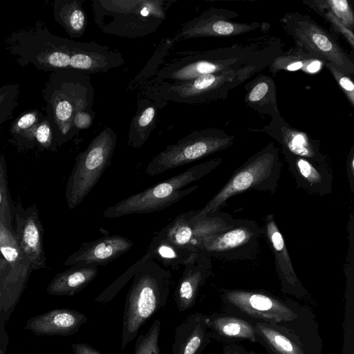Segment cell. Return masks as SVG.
<instances>
[{
  "label": "cell",
  "instance_id": "6da1fadb",
  "mask_svg": "<svg viewBox=\"0 0 354 354\" xmlns=\"http://www.w3.org/2000/svg\"><path fill=\"white\" fill-rule=\"evenodd\" d=\"M282 52L279 38L265 35L230 46L178 53L180 57L166 63L155 73L153 82L186 81L248 65H269Z\"/></svg>",
  "mask_w": 354,
  "mask_h": 354
},
{
  "label": "cell",
  "instance_id": "7a4b0ae2",
  "mask_svg": "<svg viewBox=\"0 0 354 354\" xmlns=\"http://www.w3.org/2000/svg\"><path fill=\"white\" fill-rule=\"evenodd\" d=\"M171 274L154 259H148L133 276L124 307L121 351L138 335L140 328L168 300Z\"/></svg>",
  "mask_w": 354,
  "mask_h": 354
},
{
  "label": "cell",
  "instance_id": "3957f363",
  "mask_svg": "<svg viewBox=\"0 0 354 354\" xmlns=\"http://www.w3.org/2000/svg\"><path fill=\"white\" fill-rule=\"evenodd\" d=\"M174 0H92L96 25L104 33L134 39L154 32Z\"/></svg>",
  "mask_w": 354,
  "mask_h": 354
},
{
  "label": "cell",
  "instance_id": "277c9868",
  "mask_svg": "<svg viewBox=\"0 0 354 354\" xmlns=\"http://www.w3.org/2000/svg\"><path fill=\"white\" fill-rule=\"evenodd\" d=\"M223 161L221 157L194 165L185 171L124 198L106 207L103 217L115 218L134 214H149L160 211L178 202L196 191L198 185L186 186L206 176Z\"/></svg>",
  "mask_w": 354,
  "mask_h": 354
},
{
  "label": "cell",
  "instance_id": "5b68a950",
  "mask_svg": "<svg viewBox=\"0 0 354 354\" xmlns=\"http://www.w3.org/2000/svg\"><path fill=\"white\" fill-rule=\"evenodd\" d=\"M268 66V64L248 65L186 81L157 83L152 88L151 93L160 101L189 104L225 100L230 91Z\"/></svg>",
  "mask_w": 354,
  "mask_h": 354
},
{
  "label": "cell",
  "instance_id": "8992f818",
  "mask_svg": "<svg viewBox=\"0 0 354 354\" xmlns=\"http://www.w3.org/2000/svg\"><path fill=\"white\" fill-rule=\"evenodd\" d=\"M281 166L278 148L274 142L268 143L237 168L227 183L198 210L197 214L218 212L230 198L250 189L275 192Z\"/></svg>",
  "mask_w": 354,
  "mask_h": 354
},
{
  "label": "cell",
  "instance_id": "52a82bcc",
  "mask_svg": "<svg viewBox=\"0 0 354 354\" xmlns=\"http://www.w3.org/2000/svg\"><path fill=\"white\" fill-rule=\"evenodd\" d=\"M220 297L224 311L254 324H285L313 313L294 300L266 291L222 289Z\"/></svg>",
  "mask_w": 354,
  "mask_h": 354
},
{
  "label": "cell",
  "instance_id": "ba28073f",
  "mask_svg": "<svg viewBox=\"0 0 354 354\" xmlns=\"http://www.w3.org/2000/svg\"><path fill=\"white\" fill-rule=\"evenodd\" d=\"M117 138L113 129L106 127L76 157L66 189L69 209L75 208L83 201L110 165Z\"/></svg>",
  "mask_w": 354,
  "mask_h": 354
},
{
  "label": "cell",
  "instance_id": "9c48e42d",
  "mask_svg": "<svg viewBox=\"0 0 354 354\" xmlns=\"http://www.w3.org/2000/svg\"><path fill=\"white\" fill-rule=\"evenodd\" d=\"M257 342L267 354H322L313 313L285 324L254 323Z\"/></svg>",
  "mask_w": 354,
  "mask_h": 354
},
{
  "label": "cell",
  "instance_id": "30bf717a",
  "mask_svg": "<svg viewBox=\"0 0 354 354\" xmlns=\"http://www.w3.org/2000/svg\"><path fill=\"white\" fill-rule=\"evenodd\" d=\"M234 136L218 128L194 131L153 158L145 173L154 176L196 161L227 149L234 144Z\"/></svg>",
  "mask_w": 354,
  "mask_h": 354
},
{
  "label": "cell",
  "instance_id": "8fae6325",
  "mask_svg": "<svg viewBox=\"0 0 354 354\" xmlns=\"http://www.w3.org/2000/svg\"><path fill=\"white\" fill-rule=\"evenodd\" d=\"M287 35L296 46L336 66L344 73L354 75L353 59L333 35L307 15L286 12L280 20Z\"/></svg>",
  "mask_w": 354,
  "mask_h": 354
},
{
  "label": "cell",
  "instance_id": "7c38bea8",
  "mask_svg": "<svg viewBox=\"0 0 354 354\" xmlns=\"http://www.w3.org/2000/svg\"><path fill=\"white\" fill-rule=\"evenodd\" d=\"M59 72L62 79L50 100L52 114L59 133L70 138L76 133L73 126L75 114L93 111L94 88L90 74L71 69Z\"/></svg>",
  "mask_w": 354,
  "mask_h": 354
},
{
  "label": "cell",
  "instance_id": "4fadbf2b",
  "mask_svg": "<svg viewBox=\"0 0 354 354\" xmlns=\"http://www.w3.org/2000/svg\"><path fill=\"white\" fill-rule=\"evenodd\" d=\"M32 270L19 248L16 235L0 219V311L17 304Z\"/></svg>",
  "mask_w": 354,
  "mask_h": 354
},
{
  "label": "cell",
  "instance_id": "5bb4252c",
  "mask_svg": "<svg viewBox=\"0 0 354 354\" xmlns=\"http://www.w3.org/2000/svg\"><path fill=\"white\" fill-rule=\"evenodd\" d=\"M262 230L249 219H234L229 227L206 239L197 252L224 259H243L252 257L257 251Z\"/></svg>",
  "mask_w": 354,
  "mask_h": 354
},
{
  "label": "cell",
  "instance_id": "9a60e30c",
  "mask_svg": "<svg viewBox=\"0 0 354 354\" xmlns=\"http://www.w3.org/2000/svg\"><path fill=\"white\" fill-rule=\"evenodd\" d=\"M238 16L239 14L234 10L210 8L183 24L175 40L206 37H234L255 30L265 24L231 20Z\"/></svg>",
  "mask_w": 354,
  "mask_h": 354
},
{
  "label": "cell",
  "instance_id": "2e32d148",
  "mask_svg": "<svg viewBox=\"0 0 354 354\" xmlns=\"http://www.w3.org/2000/svg\"><path fill=\"white\" fill-rule=\"evenodd\" d=\"M28 60L38 67L55 71L70 69L78 41L36 31L26 42Z\"/></svg>",
  "mask_w": 354,
  "mask_h": 354
},
{
  "label": "cell",
  "instance_id": "e0dca14e",
  "mask_svg": "<svg viewBox=\"0 0 354 354\" xmlns=\"http://www.w3.org/2000/svg\"><path fill=\"white\" fill-rule=\"evenodd\" d=\"M250 131L262 132L276 140L281 151L303 157L318 164H327V157L320 149L319 141L308 133L291 127L281 115L272 118L270 122L261 129H249Z\"/></svg>",
  "mask_w": 354,
  "mask_h": 354
},
{
  "label": "cell",
  "instance_id": "ac0fdd59",
  "mask_svg": "<svg viewBox=\"0 0 354 354\" xmlns=\"http://www.w3.org/2000/svg\"><path fill=\"white\" fill-rule=\"evenodd\" d=\"M176 287L174 299L180 312L190 309L195 304L200 288L212 269L211 258L203 252H194L185 263Z\"/></svg>",
  "mask_w": 354,
  "mask_h": 354
},
{
  "label": "cell",
  "instance_id": "d6986e66",
  "mask_svg": "<svg viewBox=\"0 0 354 354\" xmlns=\"http://www.w3.org/2000/svg\"><path fill=\"white\" fill-rule=\"evenodd\" d=\"M265 234L274 253L281 291L297 297H304L308 292L295 272L283 237L272 214L266 216Z\"/></svg>",
  "mask_w": 354,
  "mask_h": 354
},
{
  "label": "cell",
  "instance_id": "ffe728a7",
  "mask_svg": "<svg viewBox=\"0 0 354 354\" xmlns=\"http://www.w3.org/2000/svg\"><path fill=\"white\" fill-rule=\"evenodd\" d=\"M132 246L133 242L126 237L118 234L107 235L82 243L80 249L70 255L64 264L105 265L128 252Z\"/></svg>",
  "mask_w": 354,
  "mask_h": 354
},
{
  "label": "cell",
  "instance_id": "44dd1931",
  "mask_svg": "<svg viewBox=\"0 0 354 354\" xmlns=\"http://www.w3.org/2000/svg\"><path fill=\"white\" fill-rule=\"evenodd\" d=\"M282 153L289 171L299 187L310 194L319 196H324L332 192L333 174L328 163H315L284 151Z\"/></svg>",
  "mask_w": 354,
  "mask_h": 354
},
{
  "label": "cell",
  "instance_id": "7402d4cb",
  "mask_svg": "<svg viewBox=\"0 0 354 354\" xmlns=\"http://www.w3.org/2000/svg\"><path fill=\"white\" fill-rule=\"evenodd\" d=\"M212 339L225 344L240 342L257 343L254 324L233 313H214L207 315Z\"/></svg>",
  "mask_w": 354,
  "mask_h": 354
},
{
  "label": "cell",
  "instance_id": "603a6c76",
  "mask_svg": "<svg viewBox=\"0 0 354 354\" xmlns=\"http://www.w3.org/2000/svg\"><path fill=\"white\" fill-rule=\"evenodd\" d=\"M211 340L207 315L193 313L176 328L172 352L173 354H202Z\"/></svg>",
  "mask_w": 354,
  "mask_h": 354
},
{
  "label": "cell",
  "instance_id": "cb8c5ba5",
  "mask_svg": "<svg viewBox=\"0 0 354 354\" xmlns=\"http://www.w3.org/2000/svg\"><path fill=\"white\" fill-rule=\"evenodd\" d=\"M87 321L85 315L75 310L55 309L29 319L25 328L37 335H68L77 332Z\"/></svg>",
  "mask_w": 354,
  "mask_h": 354
},
{
  "label": "cell",
  "instance_id": "d4e9b609",
  "mask_svg": "<svg viewBox=\"0 0 354 354\" xmlns=\"http://www.w3.org/2000/svg\"><path fill=\"white\" fill-rule=\"evenodd\" d=\"M16 237L23 254L30 263L32 270L46 267L43 247V230L37 211L18 219Z\"/></svg>",
  "mask_w": 354,
  "mask_h": 354
},
{
  "label": "cell",
  "instance_id": "484cf974",
  "mask_svg": "<svg viewBox=\"0 0 354 354\" xmlns=\"http://www.w3.org/2000/svg\"><path fill=\"white\" fill-rule=\"evenodd\" d=\"M245 104L259 114L272 118L281 115L277 103V87L273 78L261 74L245 86Z\"/></svg>",
  "mask_w": 354,
  "mask_h": 354
},
{
  "label": "cell",
  "instance_id": "4316f807",
  "mask_svg": "<svg viewBox=\"0 0 354 354\" xmlns=\"http://www.w3.org/2000/svg\"><path fill=\"white\" fill-rule=\"evenodd\" d=\"M153 97H138L136 114L131 120L128 133L127 145L141 147L156 128L159 102Z\"/></svg>",
  "mask_w": 354,
  "mask_h": 354
},
{
  "label": "cell",
  "instance_id": "83f0119b",
  "mask_svg": "<svg viewBox=\"0 0 354 354\" xmlns=\"http://www.w3.org/2000/svg\"><path fill=\"white\" fill-rule=\"evenodd\" d=\"M97 266L77 264L58 273L47 287L53 295H73L85 288L97 276Z\"/></svg>",
  "mask_w": 354,
  "mask_h": 354
},
{
  "label": "cell",
  "instance_id": "f1b7e54d",
  "mask_svg": "<svg viewBox=\"0 0 354 354\" xmlns=\"http://www.w3.org/2000/svg\"><path fill=\"white\" fill-rule=\"evenodd\" d=\"M324 63L322 59L299 47L295 46L286 51H283L274 58L268 68L269 73L273 75L282 71H301L308 74H315L322 70Z\"/></svg>",
  "mask_w": 354,
  "mask_h": 354
},
{
  "label": "cell",
  "instance_id": "f546056e",
  "mask_svg": "<svg viewBox=\"0 0 354 354\" xmlns=\"http://www.w3.org/2000/svg\"><path fill=\"white\" fill-rule=\"evenodd\" d=\"M81 0H57L54 5L56 21L71 38H80L87 26V16Z\"/></svg>",
  "mask_w": 354,
  "mask_h": 354
},
{
  "label": "cell",
  "instance_id": "4dcf8cb0",
  "mask_svg": "<svg viewBox=\"0 0 354 354\" xmlns=\"http://www.w3.org/2000/svg\"><path fill=\"white\" fill-rule=\"evenodd\" d=\"M197 213L195 210L190 219L196 252L204 240L229 227L234 221L230 214L218 211L202 216Z\"/></svg>",
  "mask_w": 354,
  "mask_h": 354
},
{
  "label": "cell",
  "instance_id": "1f68e13d",
  "mask_svg": "<svg viewBox=\"0 0 354 354\" xmlns=\"http://www.w3.org/2000/svg\"><path fill=\"white\" fill-rule=\"evenodd\" d=\"M147 252L151 259H157L165 267L172 269H178L184 266L194 253L175 245L165 239L159 232L152 238Z\"/></svg>",
  "mask_w": 354,
  "mask_h": 354
},
{
  "label": "cell",
  "instance_id": "d6a6232c",
  "mask_svg": "<svg viewBox=\"0 0 354 354\" xmlns=\"http://www.w3.org/2000/svg\"><path fill=\"white\" fill-rule=\"evenodd\" d=\"M194 212L191 210L178 215L159 234L175 245L196 252L190 222Z\"/></svg>",
  "mask_w": 354,
  "mask_h": 354
},
{
  "label": "cell",
  "instance_id": "836d02e7",
  "mask_svg": "<svg viewBox=\"0 0 354 354\" xmlns=\"http://www.w3.org/2000/svg\"><path fill=\"white\" fill-rule=\"evenodd\" d=\"M303 3L312 9L315 12L327 21L334 31L341 35L352 48H354L353 31L346 27L325 6L323 0H304Z\"/></svg>",
  "mask_w": 354,
  "mask_h": 354
},
{
  "label": "cell",
  "instance_id": "e575fe53",
  "mask_svg": "<svg viewBox=\"0 0 354 354\" xmlns=\"http://www.w3.org/2000/svg\"><path fill=\"white\" fill-rule=\"evenodd\" d=\"M151 259L149 253L142 256L139 260L133 263L124 273L114 281L109 286H108L103 292H102L95 299L98 303L105 304L111 301L115 295L121 290V288L127 283V282L133 277L141 266L148 260Z\"/></svg>",
  "mask_w": 354,
  "mask_h": 354
},
{
  "label": "cell",
  "instance_id": "d590c367",
  "mask_svg": "<svg viewBox=\"0 0 354 354\" xmlns=\"http://www.w3.org/2000/svg\"><path fill=\"white\" fill-rule=\"evenodd\" d=\"M160 326V321L156 319L145 333L137 337L133 354H160L159 347Z\"/></svg>",
  "mask_w": 354,
  "mask_h": 354
},
{
  "label": "cell",
  "instance_id": "8d00e7d4",
  "mask_svg": "<svg viewBox=\"0 0 354 354\" xmlns=\"http://www.w3.org/2000/svg\"><path fill=\"white\" fill-rule=\"evenodd\" d=\"M325 6L348 29L354 28V13L347 0H323Z\"/></svg>",
  "mask_w": 354,
  "mask_h": 354
},
{
  "label": "cell",
  "instance_id": "74e56055",
  "mask_svg": "<svg viewBox=\"0 0 354 354\" xmlns=\"http://www.w3.org/2000/svg\"><path fill=\"white\" fill-rule=\"evenodd\" d=\"M324 66L333 77L334 80L346 95L352 106H354V83L352 77L344 73L336 66L330 62H325Z\"/></svg>",
  "mask_w": 354,
  "mask_h": 354
},
{
  "label": "cell",
  "instance_id": "f35d334b",
  "mask_svg": "<svg viewBox=\"0 0 354 354\" xmlns=\"http://www.w3.org/2000/svg\"><path fill=\"white\" fill-rule=\"evenodd\" d=\"M21 134L27 138L36 140L39 144L44 147H49L52 142L53 132L48 121L38 122Z\"/></svg>",
  "mask_w": 354,
  "mask_h": 354
},
{
  "label": "cell",
  "instance_id": "ab89813d",
  "mask_svg": "<svg viewBox=\"0 0 354 354\" xmlns=\"http://www.w3.org/2000/svg\"><path fill=\"white\" fill-rule=\"evenodd\" d=\"M37 120L38 115L36 111L27 112L14 122L12 130L15 133H21L38 123Z\"/></svg>",
  "mask_w": 354,
  "mask_h": 354
},
{
  "label": "cell",
  "instance_id": "60d3db41",
  "mask_svg": "<svg viewBox=\"0 0 354 354\" xmlns=\"http://www.w3.org/2000/svg\"><path fill=\"white\" fill-rule=\"evenodd\" d=\"M95 113L93 111H80L73 118V126L76 133L84 129L89 128L93 124Z\"/></svg>",
  "mask_w": 354,
  "mask_h": 354
},
{
  "label": "cell",
  "instance_id": "b9f144b4",
  "mask_svg": "<svg viewBox=\"0 0 354 354\" xmlns=\"http://www.w3.org/2000/svg\"><path fill=\"white\" fill-rule=\"evenodd\" d=\"M8 208V189L6 175L0 162V209Z\"/></svg>",
  "mask_w": 354,
  "mask_h": 354
},
{
  "label": "cell",
  "instance_id": "7bdbcfd3",
  "mask_svg": "<svg viewBox=\"0 0 354 354\" xmlns=\"http://www.w3.org/2000/svg\"><path fill=\"white\" fill-rule=\"evenodd\" d=\"M16 88L12 86H5L0 88V115L5 111L6 107L11 103L12 98Z\"/></svg>",
  "mask_w": 354,
  "mask_h": 354
},
{
  "label": "cell",
  "instance_id": "ee69618b",
  "mask_svg": "<svg viewBox=\"0 0 354 354\" xmlns=\"http://www.w3.org/2000/svg\"><path fill=\"white\" fill-rule=\"evenodd\" d=\"M203 354V353H202ZM219 354H257L254 351H248L239 344H225Z\"/></svg>",
  "mask_w": 354,
  "mask_h": 354
},
{
  "label": "cell",
  "instance_id": "f6af8a7d",
  "mask_svg": "<svg viewBox=\"0 0 354 354\" xmlns=\"http://www.w3.org/2000/svg\"><path fill=\"white\" fill-rule=\"evenodd\" d=\"M346 170L350 183L351 192L354 190V148L352 147L348 153L347 162H346Z\"/></svg>",
  "mask_w": 354,
  "mask_h": 354
},
{
  "label": "cell",
  "instance_id": "bcb514c9",
  "mask_svg": "<svg viewBox=\"0 0 354 354\" xmlns=\"http://www.w3.org/2000/svg\"><path fill=\"white\" fill-rule=\"evenodd\" d=\"M74 354H102L93 347L86 343H77L72 345Z\"/></svg>",
  "mask_w": 354,
  "mask_h": 354
},
{
  "label": "cell",
  "instance_id": "7dc6e473",
  "mask_svg": "<svg viewBox=\"0 0 354 354\" xmlns=\"http://www.w3.org/2000/svg\"><path fill=\"white\" fill-rule=\"evenodd\" d=\"M0 354H3V353H2V351H0Z\"/></svg>",
  "mask_w": 354,
  "mask_h": 354
}]
</instances>
